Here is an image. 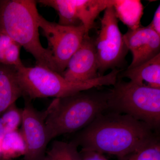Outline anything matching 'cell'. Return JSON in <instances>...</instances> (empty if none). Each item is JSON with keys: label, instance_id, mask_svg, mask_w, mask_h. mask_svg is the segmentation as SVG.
<instances>
[{"label": "cell", "instance_id": "cell-14", "mask_svg": "<svg viewBox=\"0 0 160 160\" xmlns=\"http://www.w3.org/2000/svg\"><path fill=\"white\" fill-rule=\"evenodd\" d=\"M113 9L118 19L131 30L141 27L144 7L138 0H113Z\"/></svg>", "mask_w": 160, "mask_h": 160}, {"label": "cell", "instance_id": "cell-6", "mask_svg": "<svg viewBox=\"0 0 160 160\" xmlns=\"http://www.w3.org/2000/svg\"><path fill=\"white\" fill-rule=\"evenodd\" d=\"M101 29L95 42L98 62L99 77L109 69H116L123 63L128 49L120 31L113 6L104 11L101 21Z\"/></svg>", "mask_w": 160, "mask_h": 160}, {"label": "cell", "instance_id": "cell-21", "mask_svg": "<svg viewBox=\"0 0 160 160\" xmlns=\"http://www.w3.org/2000/svg\"><path fill=\"white\" fill-rule=\"evenodd\" d=\"M80 152L82 160H108L103 154L97 152L81 149Z\"/></svg>", "mask_w": 160, "mask_h": 160}, {"label": "cell", "instance_id": "cell-16", "mask_svg": "<svg viewBox=\"0 0 160 160\" xmlns=\"http://www.w3.org/2000/svg\"><path fill=\"white\" fill-rule=\"evenodd\" d=\"M2 160H12L13 158L24 156L26 152V145L21 130L7 133L2 137Z\"/></svg>", "mask_w": 160, "mask_h": 160}, {"label": "cell", "instance_id": "cell-12", "mask_svg": "<svg viewBox=\"0 0 160 160\" xmlns=\"http://www.w3.org/2000/svg\"><path fill=\"white\" fill-rule=\"evenodd\" d=\"M122 77L137 85L160 89V53L140 66L127 69Z\"/></svg>", "mask_w": 160, "mask_h": 160}, {"label": "cell", "instance_id": "cell-7", "mask_svg": "<svg viewBox=\"0 0 160 160\" xmlns=\"http://www.w3.org/2000/svg\"><path fill=\"white\" fill-rule=\"evenodd\" d=\"M39 27L48 43L47 48L52 54L58 73L65 71L70 58L79 48L86 35L82 25L62 26L47 21L41 15L38 17Z\"/></svg>", "mask_w": 160, "mask_h": 160}, {"label": "cell", "instance_id": "cell-1", "mask_svg": "<svg viewBox=\"0 0 160 160\" xmlns=\"http://www.w3.org/2000/svg\"><path fill=\"white\" fill-rule=\"evenodd\" d=\"M158 139V133L146 123L108 110L82 129L72 141L82 150L119 158Z\"/></svg>", "mask_w": 160, "mask_h": 160}, {"label": "cell", "instance_id": "cell-20", "mask_svg": "<svg viewBox=\"0 0 160 160\" xmlns=\"http://www.w3.org/2000/svg\"><path fill=\"white\" fill-rule=\"evenodd\" d=\"M118 158V160H160L159 139L155 140L141 149Z\"/></svg>", "mask_w": 160, "mask_h": 160}, {"label": "cell", "instance_id": "cell-22", "mask_svg": "<svg viewBox=\"0 0 160 160\" xmlns=\"http://www.w3.org/2000/svg\"><path fill=\"white\" fill-rule=\"evenodd\" d=\"M160 35V6H158L155 12L153 19L148 26Z\"/></svg>", "mask_w": 160, "mask_h": 160}, {"label": "cell", "instance_id": "cell-4", "mask_svg": "<svg viewBox=\"0 0 160 160\" xmlns=\"http://www.w3.org/2000/svg\"><path fill=\"white\" fill-rule=\"evenodd\" d=\"M18 81L23 95L29 99L54 97L62 98L96 87L113 86L120 70L112 69L109 73L83 82L66 79L62 75L44 67L23 66L16 67Z\"/></svg>", "mask_w": 160, "mask_h": 160}, {"label": "cell", "instance_id": "cell-5", "mask_svg": "<svg viewBox=\"0 0 160 160\" xmlns=\"http://www.w3.org/2000/svg\"><path fill=\"white\" fill-rule=\"evenodd\" d=\"M108 110L128 115L158 133L160 127V89L140 86L118 78L110 89Z\"/></svg>", "mask_w": 160, "mask_h": 160}, {"label": "cell", "instance_id": "cell-3", "mask_svg": "<svg viewBox=\"0 0 160 160\" xmlns=\"http://www.w3.org/2000/svg\"><path fill=\"white\" fill-rule=\"evenodd\" d=\"M36 3L32 0H0V32L29 52L36 66L58 73L52 54L40 42Z\"/></svg>", "mask_w": 160, "mask_h": 160}, {"label": "cell", "instance_id": "cell-15", "mask_svg": "<svg viewBox=\"0 0 160 160\" xmlns=\"http://www.w3.org/2000/svg\"><path fill=\"white\" fill-rule=\"evenodd\" d=\"M38 2L43 6L52 7L57 12L60 25L67 26L82 25L77 15L73 0H39Z\"/></svg>", "mask_w": 160, "mask_h": 160}, {"label": "cell", "instance_id": "cell-17", "mask_svg": "<svg viewBox=\"0 0 160 160\" xmlns=\"http://www.w3.org/2000/svg\"><path fill=\"white\" fill-rule=\"evenodd\" d=\"M21 48L9 36L0 32V64L15 67L24 65L20 58Z\"/></svg>", "mask_w": 160, "mask_h": 160}, {"label": "cell", "instance_id": "cell-18", "mask_svg": "<svg viewBox=\"0 0 160 160\" xmlns=\"http://www.w3.org/2000/svg\"><path fill=\"white\" fill-rule=\"evenodd\" d=\"M78 147L72 141L70 142L55 141L42 160H82Z\"/></svg>", "mask_w": 160, "mask_h": 160}, {"label": "cell", "instance_id": "cell-9", "mask_svg": "<svg viewBox=\"0 0 160 160\" xmlns=\"http://www.w3.org/2000/svg\"><path fill=\"white\" fill-rule=\"evenodd\" d=\"M98 69L94 42L89 35H85L79 48L70 58L62 75L71 82H86L99 77Z\"/></svg>", "mask_w": 160, "mask_h": 160}, {"label": "cell", "instance_id": "cell-11", "mask_svg": "<svg viewBox=\"0 0 160 160\" xmlns=\"http://www.w3.org/2000/svg\"><path fill=\"white\" fill-rule=\"evenodd\" d=\"M22 96L16 67L0 64V115Z\"/></svg>", "mask_w": 160, "mask_h": 160}, {"label": "cell", "instance_id": "cell-10", "mask_svg": "<svg viewBox=\"0 0 160 160\" xmlns=\"http://www.w3.org/2000/svg\"><path fill=\"white\" fill-rule=\"evenodd\" d=\"M123 36L126 47L132 55L127 69L140 66L160 53V35L149 26L128 29Z\"/></svg>", "mask_w": 160, "mask_h": 160}, {"label": "cell", "instance_id": "cell-2", "mask_svg": "<svg viewBox=\"0 0 160 160\" xmlns=\"http://www.w3.org/2000/svg\"><path fill=\"white\" fill-rule=\"evenodd\" d=\"M99 87L52 101L46 110L45 124L49 142L62 135L83 129L108 110L110 89L105 91Z\"/></svg>", "mask_w": 160, "mask_h": 160}, {"label": "cell", "instance_id": "cell-19", "mask_svg": "<svg viewBox=\"0 0 160 160\" xmlns=\"http://www.w3.org/2000/svg\"><path fill=\"white\" fill-rule=\"evenodd\" d=\"M22 121V109L16 103L12 105L0 115V137L18 129Z\"/></svg>", "mask_w": 160, "mask_h": 160}, {"label": "cell", "instance_id": "cell-8", "mask_svg": "<svg viewBox=\"0 0 160 160\" xmlns=\"http://www.w3.org/2000/svg\"><path fill=\"white\" fill-rule=\"evenodd\" d=\"M29 100L25 101L20 130L26 145L24 160H42L49 143L45 124L46 111H38Z\"/></svg>", "mask_w": 160, "mask_h": 160}, {"label": "cell", "instance_id": "cell-13", "mask_svg": "<svg viewBox=\"0 0 160 160\" xmlns=\"http://www.w3.org/2000/svg\"><path fill=\"white\" fill-rule=\"evenodd\" d=\"M73 2L86 35H89V32L94 27L95 21L100 13L113 5V0H73Z\"/></svg>", "mask_w": 160, "mask_h": 160}, {"label": "cell", "instance_id": "cell-23", "mask_svg": "<svg viewBox=\"0 0 160 160\" xmlns=\"http://www.w3.org/2000/svg\"><path fill=\"white\" fill-rule=\"evenodd\" d=\"M2 137H0V160H2Z\"/></svg>", "mask_w": 160, "mask_h": 160}]
</instances>
